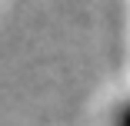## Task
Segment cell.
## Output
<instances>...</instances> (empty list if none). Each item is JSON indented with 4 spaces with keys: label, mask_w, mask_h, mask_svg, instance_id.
<instances>
[{
    "label": "cell",
    "mask_w": 130,
    "mask_h": 126,
    "mask_svg": "<svg viewBox=\"0 0 130 126\" xmlns=\"http://www.w3.org/2000/svg\"><path fill=\"white\" fill-rule=\"evenodd\" d=\"M117 126H130V106H123V113L117 116Z\"/></svg>",
    "instance_id": "obj_1"
}]
</instances>
